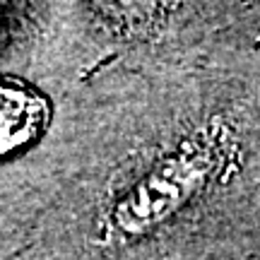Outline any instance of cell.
Wrapping results in <instances>:
<instances>
[{
  "instance_id": "obj_1",
  "label": "cell",
  "mask_w": 260,
  "mask_h": 260,
  "mask_svg": "<svg viewBox=\"0 0 260 260\" xmlns=\"http://www.w3.org/2000/svg\"><path fill=\"white\" fill-rule=\"evenodd\" d=\"M51 118L46 96L19 82H0V164L31 147Z\"/></svg>"
},
{
  "instance_id": "obj_2",
  "label": "cell",
  "mask_w": 260,
  "mask_h": 260,
  "mask_svg": "<svg viewBox=\"0 0 260 260\" xmlns=\"http://www.w3.org/2000/svg\"><path fill=\"white\" fill-rule=\"evenodd\" d=\"M99 8L113 19H121L128 24L147 22L157 15L159 0H94Z\"/></svg>"
}]
</instances>
